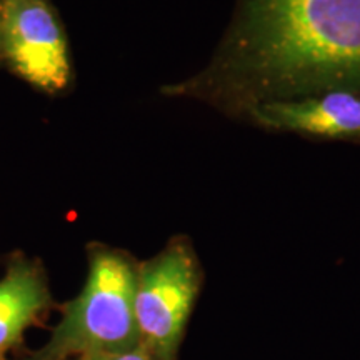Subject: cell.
I'll return each instance as SVG.
<instances>
[{"label": "cell", "instance_id": "3957f363", "mask_svg": "<svg viewBox=\"0 0 360 360\" xmlns=\"http://www.w3.org/2000/svg\"><path fill=\"white\" fill-rule=\"evenodd\" d=\"M202 274L184 240H174L137 270L135 319L142 345L154 360H175L199 295Z\"/></svg>", "mask_w": 360, "mask_h": 360}, {"label": "cell", "instance_id": "277c9868", "mask_svg": "<svg viewBox=\"0 0 360 360\" xmlns=\"http://www.w3.org/2000/svg\"><path fill=\"white\" fill-rule=\"evenodd\" d=\"M0 39L8 62L22 79L47 92L67 87L69 51L62 27L45 0H6Z\"/></svg>", "mask_w": 360, "mask_h": 360}, {"label": "cell", "instance_id": "6da1fadb", "mask_svg": "<svg viewBox=\"0 0 360 360\" xmlns=\"http://www.w3.org/2000/svg\"><path fill=\"white\" fill-rule=\"evenodd\" d=\"M327 90L360 92V0H237L212 62L169 92L242 119Z\"/></svg>", "mask_w": 360, "mask_h": 360}, {"label": "cell", "instance_id": "5b68a950", "mask_svg": "<svg viewBox=\"0 0 360 360\" xmlns=\"http://www.w3.org/2000/svg\"><path fill=\"white\" fill-rule=\"evenodd\" d=\"M242 120L265 132L328 142L360 143V92L327 90L252 107Z\"/></svg>", "mask_w": 360, "mask_h": 360}, {"label": "cell", "instance_id": "8992f818", "mask_svg": "<svg viewBox=\"0 0 360 360\" xmlns=\"http://www.w3.org/2000/svg\"><path fill=\"white\" fill-rule=\"evenodd\" d=\"M45 304V289L37 274L15 265L0 281V354L15 344Z\"/></svg>", "mask_w": 360, "mask_h": 360}, {"label": "cell", "instance_id": "7a4b0ae2", "mask_svg": "<svg viewBox=\"0 0 360 360\" xmlns=\"http://www.w3.org/2000/svg\"><path fill=\"white\" fill-rule=\"evenodd\" d=\"M137 270L122 255L98 252L82 292L67 307L51 342L53 355L124 354L142 345L135 319Z\"/></svg>", "mask_w": 360, "mask_h": 360}, {"label": "cell", "instance_id": "52a82bcc", "mask_svg": "<svg viewBox=\"0 0 360 360\" xmlns=\"http://www.w3.org/2000/svg\"><path fill=\"white\" fill-rule=\"evenodd\" d=\"M79 360H154V357H152L150 352L143 345H141V347L130 350V352L85 355V357H79Z\"/></svg>", "mask_w": 360, "mask_h": 360}]
</instances>
